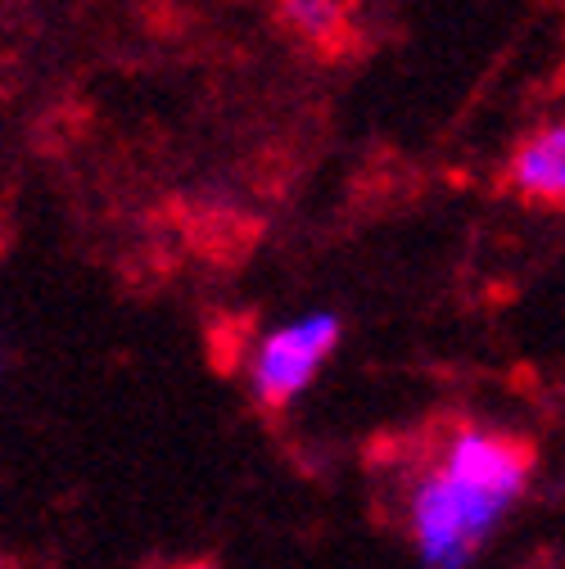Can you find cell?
Segmentation results:
<instances>
[{"instance_id": "cell-1", "label": "cell", "mask_w": 565, "mask_h": 569, "mask_svg": "<svg viewBox=\"0 0 565 569\" xmlns=\"http://www.w3.org/2000/svg\"><path fill=\"white\" fill-rule=\"evenodd\" d=\"M534 475V443L457 420L389 470V516L426 569H466Z\"/></svg>"}, {"instance_id": "cell-2", "label": "cell", "mask_w": 565, "mask_h": 569, "mask_svg": "<svg viewBox=\"0 0 565 569\" xmlns=\"http://www.w3.org/2000/svg\"><path fill=\"white\" fill-rule=\"evenodd\" d=\"M339 343V317L335 312H304L271 326L245 362L249 389L262 407H290L330 362Z\"/></svg>"}, {"instance_id": "cell-3", "label": "cell", "mask_w": 565, "mask_h": 569, "mask_svg": "<svg viewBox=\"0 0 565 569\" xmlns=\"http://www.w3.org/2000/svg\"><path fill=\"white\" fill-rule=\"evenodd\" d=\"M512 186L525 199L565 203V122L538 127L512 159Z\"/></svg>"}, {"instance_id": "cell-4", "label": "cell", "mask_w": 565, "mask_h": 569, "mask_svg": "<svg viewBox=\"0 0 565 569\" xmlns=\"http://www.w3.org/2000/svg\"><path fill=\"white\" fill-rule=\"evenodd\" d=\"M280 19H286L304 41L330 46L335 37H344L348 0H280Z\"/></svg>"}, {"instance_id": "cell-5", "label": "cell", "mask_w": 565, "mask_h": 569, "mask_svg": "<svg viewBox=\"0 0 565 569\" xmlns=\"http://www.w3.org/2000/svg\"><path fill=\"white\" fill-rule=\"evenodd\" d=\"M163 569H218L214 560H177V565H163Z\"/></svg>"}, {"instance_id": "cell-6", "label": "cell", "mask_w": 565, "mask_h": 569, "mask_svg": "<svg viewBox=\"0 0 565 569\" xmlns=\"http://www.w3.org/2000/svg\"><path fill=\"white\" fill-rule=\"evenodd\" d=\"M0 569H19V565H14V560H10L6 551H0Z\"/></svg>"}]
</instances>
